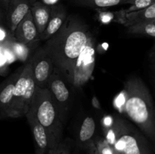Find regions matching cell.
Here are the masks:
<instances>
[{"mask_svg":"<svg viewBox=\"0 0 155 154\" xmlns=\"http://www.w3.org/2000/svg\"><path fill=\"white\" fill-rule=\"evenodd\" d=\"M91 38L87 25L78 17L71 15L43 46L55 69L68 83L74 65Z\"/></svg>","mask_w":155,"mask_h":154,"instance_id":"6da1fadb","label":"cell"},{"mask_svg":"<svg viewBox=\"0 0 155 154\" xmlns=\"http://www.w3.org/2000/svg\"><path fill=\"white\" fill-rule=\"evenodd\" d=\"M124 110L129 119L147 137L155 140V112L152 97L143 80L129 78L124 84Z\"/></svg>","mask_w":155,"mask_h":154,"instance_id":"7a4b0ae2","label":"cell"},{"mask_svg":"<svg viewBox=\"0 0 155 154\" xmlns=\"http://www.w3.org/2000/svg\"><path fill=\"white\" fill-rule=\"evenodd\" d=\"M27 112L45 128L49 140L50 151L53 150L62 141L64 125L48 88H36Z\"/></svg>","mask_w":155,"mask_h":154,"instance_id":"3957f363","label":"cell"},{"mask_svg":"<svg viewBox=\"0 0 155 154\" xmlns=\"http://www.w3.org/2000/svg\"><path fill=\"white\" fill-rule=\"evenodd\" d=\"M105 140L114 150L122 154H152L146 139L121 117L113 119L104 128Z\"/></svg>","mask_w":155,"mask_h":154,"instance_id":"277c9868","label":"cell"},{"mask_svg":"<svg viewBox=\"0 0 155 154\" xmlns=\"http://www.w3.org/2000/svg\"><path fill=\"white\" fill-rule=\"evenodd\" d=\"M15 80L13 101L7 117L20 118L25 116L33 99L36 85L33 79L30 60L19 68Z\"/></svg>","mask_w":155,"mask_h":154,"instance_id":"5b68a950","label":"cell"},{"mask_svg":"<svg viewBox=\"0 0 155 154\" xmlns=\"http://www.w3.org/2000/svg\"><path fill=\"white\" fill-rule=\"evenodd\" d=\"M69 85H71L57 69H54L48 82L47 88L49 91L59 118L64 125L68 121V115L73 103V96Z\"/></svg>","mask_w":155,"mask_h":154,"instance_id":"8992f818","label":"cell"},{"mask_svg":"<svg viewBox=\"0 0 155 154\" xmlns=\"http://www.w3.org/2000/svg\"><path fill=\"white\" fill-rule=\"evenodd\" d=\"M33 81L36 88H47L55 66L44 47L39 48L30 59Z\"/></svg>","mask_w":155,"mask_h":154,"instance_id":"52a82bcc","label":"cell"},{"mask_svg":"<svg viewBox=\"0 0 155 154\" xmlns=\"http://www.w3.org/2000/svg\"><path fill=\"white\" fill-rule=\"evenodd\" d=\"M94 65L95 51L93 48V42L91 38L74 65L69 84L74 85V87L83 85L85 82L87 81L89 78Z\"/></svg>","mask_w":155,"mask_h":154,"instance_id":"ba28073f","label":"cell"},{"mask_svg":"<svg viewBox=\"0 0 155 154\" xmlns=\"http://www.w3.org/2000/svg\"><path fill=\"white\" fill-rule=\"evenodd\" d=\"M13 36L18 42L29 47L39 41L37 29L33 22L30 11H29L28 13L18 24L13 33Z\"/></svg>","mask_w":155,"mask_h":154,"instance_id":"9c48e42d","label":"cell"},{"mask_svg":"<svg viewBox=\"0 0 155 154\" xmlns=\"http://www.w3.org/2000/svg\"><path fill=\"white\" fill-rule=\"evenodd\" d=\"M36 0H10L6 11V21L8 30L13 34L15 28L21 20L28 13Z\"/></svg>","mask_w":155,"mask_h":154,"instance_id":"30bf717a","label":"cell"},{"mask_svg":"<svg viewBox=\"0 0 155 154\" xmlns=\"http://www.w3.org/2000/svg\"><path fill=\"white\" fill-rule=\"evenodd\" d=\"M68 14L64 6L61 4H56L51 6V14L46 28L39 36V41H47L54 36L61 27L67 19Z\"/></svg>","mask_w":155,"mask_h":154,"instance_id":"8fae6325","label":"cell"},{"mask_svg":"<svg viewBox=\"0 0 155 154\" xmlns=\"http://www.w3.org/2000/svg\"><path fill=\"white\" fill-rule=\"evenodd\" d=\"M116 21L124 24L126 27L145 21L155 20V3L145 8L129 13H125L124 10H121L116 12Z\"/></svg>","mask_w":155,"mask_h":154,"instance_id":"7c38bea8","label":"cell"},{"mask_svg":"<svg viewBox=\"0 0 155 154\" xmlns=\"http://www.w3.org/2000/svg\"><path fill=\"white\" fill-rule=\"evenodd\" d=\"M19 69H17L16 72L12 74L10 77L0 85V115L5 117H7L8 113L13 101L15 80L19 72Z\"/></svg>","mask_w":155,"mask_h":154,"instance_id":"4fadbf2b","label":"cell"},{"mask_svg":"<svg viewBox=\"0 0 155 154\" xmlns=\"http://www.w3.org/2000/svg\"><path fill=\"white\" fill-rule=\"evenodd\" d=\"M25 116L27 117L30 128H31L32 133H33L36 149L42 151L44 153L48 154L51 148H50L48 134L45 128L37 122V120L35 119V117L31 113L27 112Z\"/></svg>","mask_w":155,"mask_h":154,"instance_id":"5bb4252c","label":"cell"},{"mask_svg":"<svg viewBox=\"0 0 155 154\" xmlns=\"http://www.w3.org/2000/svg\"><path fill=\"white\" fill-rule=\"evenodd\" d=\"M96 130V123L92 116H86L83 119L77 136V144L79 148L84 150L89 149L91 143L94 142Z\"/></svg>","mask_w":155,"mask_h":154,"instance_id":"9a60e30c","label":"cell"},{"mask_svg":"<svg viewBox=\"0 0 155 154\" xmlns=\"http://www.w3.org/2000/svg\"><path fill=\"white\" fill-rule=\"evenodd\" d=\"M51 6L44 4L40 0H36L30 7V11L37 29L39 37L46 28L51 14Z\"/></svg>","mask_w":155,"mask_h":154,"instance_id":"2e32d148","label":"cell"},{"mask_svg":"<svg viewBox=\"0 0 155 154\" xmlns=\"http://www.w3.org/2000/svg\"><path fill=\"white\" fill-rule=\"evenodd\" d=\"M1 45L7 48L13 54L16 60L24 62L26 61L28 58L29 54H30V47L18 42L15 39V37L11 39L9 42H8L7 43Z\"/></svg>","mask_w":155,"mask_h":154,"instance_id":"e0dca14e","label":"cell"},{"mask_svg":"<svg viewBox=\"0 0 155 154\" xmlns=\"http://www.w3.org/2000/svg\"><path fill=\"white\" fill-rule=\"evenodd\" d=\"M127 28V33L130 35L146 36L154 38L155 36V20L138 23Z\"/></svg>","mask_w":155,"mask_h":154,"instance_id":"ac0fdd59","label":"cell"},{"mask_svg":"<svg viewBox=\"0 0 155 154\" xmlns=\"http://www.w3.org/2000/svg\"><path fill=\"white\" fill-rule=\"evenodd\" d=\"M128 0H72L73 3L77 6L92 8H104L118 5L126 4Z\"/></svg>","mask_w":155,"mask_h":154,"instance_id":"d6986e66","label":"cell"},{"mask_svg":"<svg viewBox=\"0 0 155 154\" xmlns=\"http://www.w3.org/2000/svg\"><path fill=\"white\" fill-rule=\"evenodd\" d=\"M15 60H16L13 54L7 48L0 45V75L5 74L8 66Z\"/></svg>","mask_w":155,"mask_h":154,"instance_id":"ffe728a7","label":"cell"},{"mask_svg":"<svg viewBox=\"0 0 155 154\" xmlns=\"http://www.w3.org/2000/svg\"><path fill=\"white\" fill-rule=\"evenodd\" d=\"M154 3H155V0H128L126 4L130 5V6L127 9H124V11L125 13H129L145 8Z\"/></svg>","mask_w":155,"mask_h":154,"instance_id":"44dd1931","label":"cell"},{"mask_svg":"<svg viewBox=\"0 0 155 154\" xmlns=\"http://www.w3.org/2000/svg\"><path fill=\"white\" fill-rule=\"evenodd\" d=\"M94 143L96 146L99 154H114V149L102 137H97L94 139Z\"/></svg>","mask_w":155,"mask_h":154,"instance_id":"7402d4cb","label":"cell"},{"mask_svg":"<svg viewBox=\"0 0 155 154\" xmlns=\"http://www.w3.org/2000/svg\"><path fill=\"white\" fill-rule=\"evenodd\" d=\"M48 154H71V143L68 140H62L53 150L49 151Z\"/></svg>","mask_w":155,"mask_h":154,"instance_id":"603a6c76","label":"cell"},{"mask_svg":"<svg viewBox=\"0 0 155 154\" xmlns=\"http://www.w3.org/2000/svg\"><path fill=\"white\" fill-rule=\"evenodd\" d=\"M13 38V34H12L9 30L8 31L3 27V25H0V45H4V44L7 43Z\"/></svg>","mask_w":155,"mask_h":154,"instance_id":"cb8c5ba5","label":"cell"},{"mask_svg":"<svg viewBox=\"0 0 155 154\" xmlns=\"http://www.w3.org/2000/svg\"><path fill=\"white\" fill-rule=\"evenodd\" d=\"M87 151H88V154H99V152H98V149H97L94 142L91 143V145L89 146V149H87Z\"/></svg>","mask_w":155,"mask_h":154,"instance_id":"d4e9b609","label":"cell"},{"mask_svg":"<svg viewBox=\"0 0 155 154\" xmlns=\"http://www.w3.org/2000/svg\"><path fill=\"white\" fill-rule=\"evenodd\" d=\"M92 104L94 108L95 109H101V104H100L99 101L98 99L97 98L96 96H93L92 97Z\"/></svg>","mask_w":155,"mask_h":154,"instance_id":"484cf974","label":"cell"},{"mask_svg":"<svg viewBox=\"0 0 155 154\" xmlns=\"http://www.w3.org/2000/svg\"><path fill=\"white\" fill-rule=\"evenodd\" d=\"M42 2H43L44 4L52 6L54 5H56L58 3L59 0H40Z\"/></svg>","mask_w":155,"mask_h":154,"instance_id":"4316f807","label":"cell"},{"mask_svg":"<svg viewBox=\"0 0 155 154\" xmlns=\"http://www.w3.org/2000/svg\"><path fill=\"white\" fill-rule=\"evenodd\" d=\"M10 0H0V4L2 5V6L3 7V8L5 9V11H7L8 7V4Z\"/></svg>","mask_w":155,"mask_h":154,"instance_id":"83f0119b","label":"cell"},{"mask_svg":"<svg viewBox=\"0 0 155 154\" xmlns=\"http://www.w3.org/2000/svg\"><path fill=\"white\" fill-rule=\"evenodd\" d=\"M3 21H4V14L0 8V25H3Z\"/></svg>","mask_w":155,"mask_h":154,"instance_id":"f1b7e54d","label":"cell"},{"mask_svg":"<svg viewBox=\"0 0 155 154\" xmlns=\"http://www.w3.org/2000/svg\"><path fill=\"white\" fill-rule=\"evenodd\" d=\"M36 154H45V153H44V152H42V151L39 150V149H36Z\"/></svg>","mask_w":155,"mask_h":154,"instance_id":"f546056e","label":"cell"},{"mask_svg":"<svg viewBox=\"0 0 155 154\" xmlns=\"http://www.w3.org/2000/svg\"><path fill=\"white\" fill-rule=\"evenodd\" d=\"M114 154H122V153H120V152H117V151L114 150Z\"/></svg>","mask_w":155,"mask_h":154,"instance_id":"4dcf8cb0","label":"cell"}]
</instances>
